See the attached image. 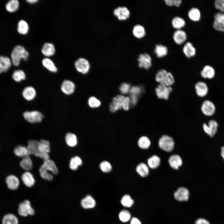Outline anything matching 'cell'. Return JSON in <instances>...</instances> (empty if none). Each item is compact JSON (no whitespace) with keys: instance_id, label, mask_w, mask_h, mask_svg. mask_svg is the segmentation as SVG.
Wrapping results in <instances>:
<instances>
[{"instance_id":"cell-27","label":"cell","mask_w":224,"mask_h":224,"mask_svg":"<svg viewBox=\"0 0 224 224\" xmlns=\"http://www.w3.org/2000/svg\"><path fill=\"white\" fill-rule=\"evenodd\" d=\"M154 52L157 57L159 58H162L167 55L168 49L166 46L162 44H158L155 45Z\"/></svg>"},{"instance_id":"cell-62","label":"cell","mask_w":224,"mask_h":224,"mask_svg":"<svg viewBox=\"0 0 224 224\" xmlns=\"http://www.w3.org/2000/svg\"><path fill=\"white\" fill-rule=\"evenodd\" d=\"M223 160H224V159H223Z\"/></svg>"},{"instance_id":"cell-7","label":"cell","mask_w":224,"mask_h":224,"mask_svg":"<svg viewBox=\"0 0 224 224\" xmlns=\"http://www.w3.org/2000/svg\"><path fill=\"white\" fill-rule=\"evenodd\" d=\"M138 65L141 68L149 69L152 65V59L150 55L147 53L140 54L138 58Z\"/></svg>"},{"instance_id":"cell-37","label":"cell","mask_w":224,"mask_h":224,"mask_svg":"<svg viewBox=\"0 0 224 224\" xmlns=\"http://www.w3.org/2000/svg\"><path fill=\"white\" fill-rule=\"evenodd\" d=\"M65 140L67 144L70 147L75 146L77 143L76 136L72 133H68L66 134Z\"/></svg>"},{"instance_id":"cell-11","label":"cell","mask_w":224,"mask_h":224,"mask_svg":"<svg viewBox=\"0 0 224 224\" xmlns=\"http://www.w3.org/2000/svg\"><path fill=\"white\" fill-rule=\"evenodd\" d=\"M174 195L175 199L178 201H186L189 199V192L186 188L181 187L175 191Z\"/></svg>"},{"instance_id":"cell-9","label":"cell","mask_w":224,"mask_h":224,"mask_svg":"<svg viewBox=\"0 0 224 224\" xmlns=\"http://www.w3.org/2000/svg\"><path fill=\"white\" fill-rule=\"evenodd\" d=\"M218 127L217 122L214 120H210L208 124L203 123V128L204 132L210 137L214 136L217 132Z\"/></svg>"},{"instance_id":"cell-12","label":"cell","mask_w":224,"mask_h":224,"mask_svg":"<svg viewBox=\"0 0 224 224\" xmlns=\"http://www.w3.org/2000/svg\"><path fill=\"white\" fill-rule=\"evenodd\" d=\"M214 19L213 24L214 29L218 31L224 32V13L222 12L216 13Z\"/></svg>"},{"instance_id":"cell-34","label":"cell","mask_w":224,"mask_h":224,"mask_svg":"<svg viewBox=\"0 0 224 224\" xmlns=\"http://www.w3.org/2000/svg\"><path fill=\"white\" fill-rule=\"evenodd\" d=\"M136 170L137 173L142 177H146L149 173L148 166L144 163L138 164L136 167Z\"/></svg>"},{"instance_id":"cell-14","label":"cell","mask_w":224,"mask_h":224,"mask_svg":"<svg viewBox=\"0 0 224 224\" xmlns=\"http://www.w3.org/2000/svg\"><path fill=\"white\" fill-rule=\"evenodd\" d=\"M187 38L186 32L182 29L176 30L173 35V39L174 42L179 45L184 43L186 41Z\"/></svg>"},{"instance_id":"cell-51","label":"cell","mask_w":224,"mask_h":224,"mask_svg":"<svg viewBox=\"0 0 224 224\" xmlns=\"http://www.w3.org/2000/svg\"><path fill=\"white\" fill-rule=\"evenodd\" d=\"M88 102L89 105L91 108H97L101 105L100 100L94 96L90 97L88 100Z\"/></svg>"},{"instance_id":"cell-35","label":"cell","mask_w":224,"mask_h":224,"mask_svg":"<svg viewBox=\"0 0 224 224\" xmlns=\"http://www.w3.org/2000/svg\"><path fill=\"white\" fill-rule=\"evenodd\" d=\"M43 66L49 71L53 72H56L57 71V68L53 61L48 58H44L42 60Z\"/></svg>"},{"instance_id":"cell-21","label":"cell","mask_w":224,"mask_h":224,"mask_svg":"<svg viewBox=\"0 0 224 224\" xmlns=\"http://www.w3.org/2000/svg\"><path fill=\"white\" fill-rule=\"evenodd\" d=\"M168 162L170 167L175 170H178L182 164L181 158L177 154H174L170 156L169 158Z\"/></svg>"},{"instance_id":"cell-23","label":"cell","mask_w":224,"mask_h":224,"mask_svg":"<svg viewBox=\"0 0 224 224\" xmlns=\"http://www.w3.org/2000/svg\"><path fill=\"white\" fill-rule=\"evenodd\" d=\"M22 95L23 97L28 101L33 100L35 97L36 91L34 87L28 86L23 90Z\"/></svg>"},{"instance_id":"cell-38","label":"cell","mask_w":224,"mask_h":224,"mask_svg":"<svg viewBox=\"0 0 224 224\" xmlns=\"http://www.w3.org/2000/svg\"><path fill=\"white\" fill-rule=\"evenodd\" d=\"M20 165L24 170H30L32 166V162L29 155L23 157L20 162Z\"/></svg>"},{"instance_id":"cell-39","label":"cell","mask_w":224,"mask_h":224,"mask_svg":"<svg viewBox=\"0 0 224 224\" xmlns=\"http://www.w3.org/2000/svg\"><path fill=\"white\" fill-rule=\"evenodd\" d=\"M161 160L157 156L154 155L148 159L147 164L148 166L151 169L157 168L160 165Z\"/></svg>"},{"instance_id":"cell-42","label":"cell","mask_w":224,"mask_h":224,"mask_svg":"<svg viewBox=\"0 0 224 224\" xmlns=\"http://www.w3.org/2000/svg\"><path fill=\"white\" fill-rule=\"evenodd\" d=\"M82 164V161L79 156H76L72 157L70 161L69 167L72 170H77L79 166Z\"/></svg>"},{"instance_id":"cell-16","label":"cell","mask_w":224,"mask_h":224,"mask_svg":"<svg viewBox=\"0 0 224 224\" xmlns=\"http://www.w3.org/2000/svg\"><path fill=\"white\" fill-rule=\"evenodd\" d=\"M185 56L188 58L194 57L196 54V49L192 43L189 42L185 43L182 49Z\"/></svg>"},{"instance_id":"cell-31","label":"cell","mask_w":224,"mask_h":224,"mask_svg":"<svg viewBox=\"0 0 224 224\" xmlns=\"http://www.w3.org/2000/svg\"><path fill=\"white\" fill-rule=\"evenodd\" d=\"M132 32L134 36L138 39L143 38L146 34L145 28L140 24L135 25L133 28Z\"/></svg>"},{"instance_id":"cell-56","label":"cell","mask_w":224,"mask_h":224,"mask_svg":"<svg viewBox=\"0 0 224 224\" xmlns=\"http://www.w3.org/2000/svg\"><path fill=\"white\" fill-rule=\"evenodd\" d=\"M138 96L134 95H130V104L132 105H135L138 102Z\"/></svg>"},{"instance_id":"cell-45","label":"cell","mask_w":224,"mask_h":224,"mask_svg":"<svg viewBox=\"0 0 224 224\" xmlns=\"http://www.w3.org/2000/svg\"><path fill=\"white\" fill-rule=\"evenodd\" d=\"M139 147L143 149L148 148L151 145V141L147 137L143 136L140 137L138 141Z\"/></svg>"},{"instance_id":"cell-19","label":"cell","mask_w":224,"mask_h":224,"mask_svg":"<svg viewBox=\"0 0 224 224\" xmlns=\"http://www.w3.org/2000/svg\"><path fill=\"white\" fill-rule=\"evenodd\" d=\"M11 59L5 56H0V73L7 72L12 65Z\"/></svg>"},{"instance_id":"cell-10","label":"cell","mask_w":224,"mask_h":224,"mask_svg":"<svg viewBox=\"0 0 224 224\" xmlns=\"http://www.w3.org/2000/svg\"><path fill=\"white\" fill-rule=\"evenodd\" d=\"M201 110L206 116H210L215 113L216 108L214 103L209 100H206L203 102L201 106Z\"/></svg>"},{"instance_id":"cell-61","label":"cell","mask_w":224,"mask_h":224,"mask_svg":"<svg viewBox=\"0 0 224 224\" xmlns=\"http://www.w3.org/2000/svg\"><path fill=\"white\" fill-rule=\"evenodd\" d=\"M38 0H27L26 1L30 4L35 3L38 1Z\"/></svg>"},{"instance_id":"cell-32","label":"cell","mask_w":224,"mask_h":224,"mask_svg":"<svg viewBox=\"0 0 224 224\" xmlns=\"http://www.w3.org/2000/svg\"><path fill=\"white\" fill-rule=\"evenodd\" d=\"M38 148L39 153H49L50 151L49 142L46 140L42 139L40 140L38 142Z\"/></svg>"},{"instance_id":"cell-25","label":"cell","mask_w":224,"mask_h":224,"mask_svg":"<svg viewBox=\"0 0 224 224\" xmlns=\"http://www.w3.org/2000/svg\"><path fill=\"white\" fill-rule=\"evenodd\" d=\"M200 74L204 78L211 79L215 76V70L212 67L207 65L203 67L200 72Z\"/></svg>"},{"instance_id":"cell-47","label":"cell","mask_w":224,"mask_h":224,"mask_svg":"<svg viewBox=\"0 0 224 224\" xmlns=\"http://www.w3.org/2000/svg\"><path fill=\"white\" fill-rule=\"evenodd\" d=\"M131 217L130 212L127 210H123L119 212V218L120 220L122 222H126L128 221Z\"/></svg>"},{"instance_id":"cell-44","label":"cell","mask_w":224,"mask_h":224,"mask_svg":"<svg viewBox=\"0 0 224 224\" xmlns=\"http://www.w3.org/2000/svg\"><path fill=\"white\" fill-rule=\"evenodd\" d=\"M12 78L16 82H20L22 80L25 79L26 76L23 70H17L13 72L12 74Z\"/></svg>"},{"instance_id":"cell-59","label":"cell","mask_w":224,"mask_h":224,"mask_svg":"<svg viewBox=\"0 0 224 224\" xmlns=\"http://www.w3.org/2000/svg\"><path fill=\"white\" fill-rule=\"evenodd\" d=\"M164 2L168 6L172 7L173 6V0H165Z\"/></svg>"},{"instance_id":"cell-22","label":"cell","mask_w":224,"mask_h":224,"mask_svg":"<svg viewBox=\"0 0 224 224\" xmlns=\"http://www.w3.org/2000/svg\"><path fill=\"white\" fill-rule=\"evenodd\" d=\"M38 141L36 140H31L28 142L27 147L29 155L33 154L38 156L39 152L38 148Z\"/></svg>"},{"instance_id":"cell-18","label":"cell","mask_w":224,"mask_h":224,"mask_svg":"<svg viewBox=\"0 0 224 224\" xmlns=\"http://www.w3.org/2000/svg\"><path fill=\"white\" fill-rule=\"evenodd\" d=\"M81 204L82 207L84 209H91L95 207L96 202L92 196L88 194L81 200Z\"/></svg>"},{"instance_id":"cell-54","label":"cell","mask_w":224,"mask_h":224,"mask_svg":"<svg viewBox=\"0 0 224 224\" xmlns=\"http://www.w3.org/2000/svg\"><path fill=\"white\" fill-rule=\"evenodd\" d=\"M215 8L222 12H224V0H217L215 1Z\"/></svg>"},{"instance_id":"cell-1","label":"cell","mask_w":224,"mask_h":224,"mask_svg":"<svg viewBox=\"0 0 224 224\" xmlns=\"http://www.w3.org/2000/svg\"><path fill=\"white\" fill-rule=\"evenodd\" d=\"M130 104L129 97L118 95L113 99L112 102L110 105V110L112 112H115L122 108L127 111L129 109Z\"/></svg>"},{"instance_id":"cell-5","label":"cell","mask_w":224,"mask_h":224,"mask_svg":"<svg viewBox=\"0 0 224 224\" xmlns=\"http://www.w3.org/2000/svg\"><path fill=\"white\" fill-rule=\"evenodd\" d=\"M172 90L171 86H167L163 84H159L155 88V91L158 98L167 100L169 99Z\"/></svg>"},{"instance_id":"cell-48","label":"cell","mask_w":224,"mask_h":224,"mask_svg":"<svg viewBox=\"0 0 224 224\" xmlns=\"http://www.w3.org/2000/svg\"><path fill=\"white\" fill-rule=\"evenodd\" d=\"M174 82L175 79L173 75L171 72H168L166 77L161 84H163L167 86H171L174 84Z\"/></svg>"},{"instance_id":"cell-52","label":"cell","mask_w":224,"mask_h":224,"mask_svg":"<svg viewBox=\"0 0 224 224\" xmlns=\"http://www.w3.org/2000/svg\"><path fill=\"white\" fill-rule=\"evenodd\" d=\"M142 87L138 86H133L131 87L129 92L131 95H134L138 96L141 94L142 92Z\"/></svg>"},{"instance_id":"cell-30","label":"cell","mask_w":224,"mask_h":224,"mask_svg":"<svg viewBox=\"0 0 224 224\" xmlns=\"http://www.w3.org/2000/svg\"><path fill=\"white\" fill-rule=\"evenodd\" d=\"M171 25L176 30H180L186 25V21L182 17L179 16L174 17L172 20Z\"/></svg>"},{"instance_id":"cell-3","label":"cell","mask_w":224,"mask_h":224,"mask_svg":"<svg viewBox=\"0 0 224 224\" xmlns=\"http://www.w3.org/2000/svg\"><path fill=\"white\" fill-rule=\"evenodd\" d=\"M158 145L161 149L167 152H170L174 148L175 143L171 137L164 135L159 139Z\"/></svg>"},{"instance_id":"cell-20","label":"cell","mask_w":224,"mask_h":224,"mask_svg":"<svg viewBox=\"0 0 224 224\" xmlns=\"http://www.w3.org/2000/svg\"><path fill=\"white\" fill-rule=\"evenodd\" d=\"M6 182L8 188L12 190L16 189L20 185L18 178L15 175H10L7 177Z\"/></svg>"},{"instance_id":"cell-60","label":"cell","mask_w":224,"mask_h":224,"mask_svg":"<svg viewBox=\"0 0 224 224\" xmlns=\"http://www.w3.org/2000/svg\"><path fill=\"white\" fill-rule=\"evenodd\" d=\"M221 154L222 158L224 159V146L221 147Z\"/></svg>"},{"instance_id":"cell-57","label":"cell","mask_w":224,"mask_h":224,"mask_svg":"<svg viewBox=\"0 0 224 224\" xmlns=\"http://www.w3.org/2000/svg\"><path fill=\"white\" fill-rule=\"evenodd\" d=\"M130 224H142V223L138 218L136 217H133L131 219Z\"/></svg>"},{"instance_id":"cell-41","label":"cell","mask_w":224,"mask_h":224,"mask_svg":"<svg viewBox=\"0 0 224 224\" xmlns=\"http://www.w3.org/2000/svg\"><path fill=\"white\" fill-rule=\"evenodd\" d=\"M29 27L28 24L26 21L23 20H21L18 23V32L21 35H26L28 32Z\"/></svg>"},{"instance_id":"cell-40","label":"cell","mask_w":224,"mask_h":224,"mask_svg":"<svg viewBox=\"0 0 224 224\" xmlns=\"http://www.w3.org/2000/svg\"><path fill=\"white\" fill-rule=\"evenodd\" d=\"M14 152L16 156L20 157L23 158L29 155L27 147L23 146H19L15 147Z\"/></svg>"},{"instance_id":"cell-2","label":"cell","mask_w":224,"mask_h":224,"mask_svg":"<svg viewBox=\"0 0 224 224\" xmlns=\"http://www.w3.org/2000/svg\"><path fill=\"white\" fill-rule=\"evenodd\" d=\"M29 55L28 52L22 46L17 45L14 47L11 54V60L13 64L17 66L20 65L22 58L26 61Z\"/></svg>"},{"instance_id":"cell-36","label":"cell","mask_w":224,"mask_h":224,"mask_svg":"<svg viewBox=\"0 0 224 224\" xmlns=\"http://www.w3.org/2000/svg\"><path fill=\"white\" fill-rule=\"evenodd\" d=\"M19 3L17 0H11L8 1L5 5L7 10L10 12L17 11L19 7Z\"/></svg>"},{"instance_id":"cell-29","label":"cell","mask_w":224,"mask_h":224,"mask_svg":"<svg viewBox=\"0 0 224 224\" xmlns=\"http://www.w3.org/2000/svg\"><path fill=\"white\" fill-rule=\"evenodd\" d=\"M189 19L194 22L199 21L201 18V14L200 10L197 8L193 7L190 8L188 13Z\"/></svg>"},{"instance_id":"cell-49","label":"cell","mask_w":224,"mask_h":224,"mask_svg":"<svg viewBox=\"0 0 224 224\" xmlns=\"http://www.w3.org/2000/svg\"><path fill=\"white\" fill-rule=\"evenodd\" d=\"M39 172L41 177L43 179L48 180H51L53 179V175L41 166L39 169Z\"/></svg>"},{"instance_id":"cell-50","label":"cell","mask_w":224,"mask_h":224,"mask_svg":"<svg viewBox=\"0 0 224 224\" xmlns=\"http://www.w3.org/2000/svg\"><path fill=\"white\" fill-rule=\"evenodd\" d=\"M100 168L101 170L105 173H108L111 171L112 166L110 162L107 161L101 162L100 165Z\"/></svg>"},{"instance_id":"cell-15","label":"cell","mask_w":224,"mask_h":224,"mask_svg":"<svg viewBox=\"0 0 224 224\" xmlns=\"http://www.w3.org/2000/svg\"><path fill=\"white\" fill-rule=\"evenodd\" d=\"M195 91L197 95L201 97H204L208 94V88L207 84L203 81H198L194 86Z\"/></svg>"},{"instance_id":"cell-17","label":"cell","mask_w":224,"mask_h":224,"mask_svg":"<svg viewBox=\"0 0 224 224\" xmlns=\"http://www.w3.org/2000/svg\"><path fill=\"white\" fill-rule=\"evenodd\" d=\"M75 88V85L72 82L69 80H65L61 85V89L64 94L69 95L74 92Z\"/></svg>"},{"instance_id":"cell-26","label":"cell","mask_w":224,"mask_h":224,"mask_svg":"<svg viewBox=\"0 0 224 224\" xmlns=\"http://www.w3.org/2000/svg\"><path fill=\"white\" fill-rule=\"evenodd\" d=\"M41 166L47 171L51 172L54 174L56 175L58 173V170L55 164L51 160L49 159L44 161Z\"/></svg>"},{"instance_id":"cell-8","label":"cell","mask_w":224,"mask_h":224,"mask_svg":"<svg viewBox=\"0 0 224 224\" xmlns=\"http://www.w3.org/2000/svg\"><path fill=\"white\" fill-rule=\"evenodd\" d=\"M74 66L76 69L79 72L83 74L87 73L90 69V64L86 59L80 58L75 62Z\"/></svg>"},{"instance_id":"cell-24","label":"cell","mask_w":224,"mask_h":224,"mask_svg":"<svg viewBox=\"0 0 224 224\" xmlns=\"http://www.w3.org/2000/svg\"><path fill=\"white\" fill-rule=\"evenodd\" d=\"M21 180L24 184L29 187L33 186L35 182L33 175L28 171H26L22 174Z\"/></svg>"},{"instance_id":"cell-4","label":"cell","mask_w":224,"mask_h":224,"mask_svg":"<svg viewBox=\"0 0 224 224\" xmlns=\"http://www.w3.org/2000/svg\"><path fill=\"white\" fill-rule=\"evenodd\" d=\"M18 211L20 215L23 217L32 216L35 213V211L32 207L30 201L28 200H25L19 204Z\"/></svg>"},{"instance_id":"cell-13","label":"cell","mask_w":224,"mask_h":224,"mask_svg":"<svg viewBox=\"0 0 224 224\" xmlns=\"http://www.w3.org/2000/svg\"><path fill=\"white\" fill-rule=\"evenodd\" d=\"M114 14L119 20H125L130 16V12L126 7H119L115 8L113 11Z\"/></svg>"},{"instance_id":"cell-28","label":"cell","mask_w":224,"mask_h":224,"mask_svg":"<svg viewBox=\"0 0 224 224\" xmlns=\"http://www.w3.org/2000/svg\"><path fill=\"white\" fill-rule=\"evenodd\" d=\"M55 49L54 45L50 43H45L41 49L42 54L46 57H49L54 55Z\"/></svg>"},{"instance_id":"cell-6","label":"cell","mask_w":224,"mask_h":224,"mask_svg":"<svg viewBox=\"0 0 224 224\" xmlns=\"http://www.w3.org/2000/svg\"><path fill=\"white\" fill-rule=\"evenodd\" d=\"M23 116L25 119L31 123L40 122L44 117L41 113L35 110L25 111Z\"/></svg>"},{"instance_id":"cell-43","label":"cell","mask_w":224,"mask_h":224,"mask_svg":"<svg viewBox=\"0 0 224 224\" xmlns=\"http://www.w3.org/2000/svg\"><path fill=\"white\" fill-rule=\"evenodd\" d=\"M120 203L122 205L125 207L130 208L133 204L134 201L130 195L126 194L122 198Z\"/></svg>"},{"instance_id":"cell-46","label":"cell","mask_w":224,"mask_h":224,"mask_svg":"<svg viewBox=\"0 0 224 224\" xmlns=\"http://www.w3.org/2000/svg\"><path fill=\"white\" fill-rule=\"evenodd\" d=\"M168 72L165 69H162L159 70L157 72L155 77L156 81L161 84L164 81Z\"/></svg>"},{"instance_id":"cell-58","label":"cell","mask_w":224,"mask_h":224,"mask_svg":"<svg viewBox=\"0 0 224 224\" xmlns=\"http://www.w3.org/2000/svg\"><path fill=\"white\" fill-rule=\"evenodd\" d=\"M182 3V1L181 0H173V5L174 6L176 7H179L181 5Z\"/></svg>"},{"instance_id":"cell-55","label":"cell","mask_w":224,"mask_h":224,"mask_svg":"<svg viewBox=\"0 0 224 224\" xmlns=\"http://www.w3.org/2000/svg\"><path fill=\"white\" fill-rule=\"evenodd\" d=\"M194 224H210L209 222L207 219L199 218L197 219L195 222Z\"/></svg>"},{"instance_id":"cell-53","label":"cell","mask_w":224,"mask_h":224,"mask_svg":"<svg viewBox=\"0 0 224 224\" xmlns=\"http://www.w3.org/2000/svg\"><path fill=\"white\" fill-rule=\"evenodd\" d=\"M131 87L130 85L129 84L124 83L120 85L119 90L122 94L124 95L127 94L129 92Z\"/></svg>"},{"instance_id":"cell-33","label":"cell","mask_w":224,"mask_h":224,"mask_svg":"<svg viewBox=\"0 0 224 224\" xmlns=\"http://www.w3.org/2000/svg\"><path fill=\"white\" fill-rule=\"evenodd\" d=\"M2 224H18V220L16 216L12 213L5 215L2 220Z\"/></svg>"}]
</instances>
